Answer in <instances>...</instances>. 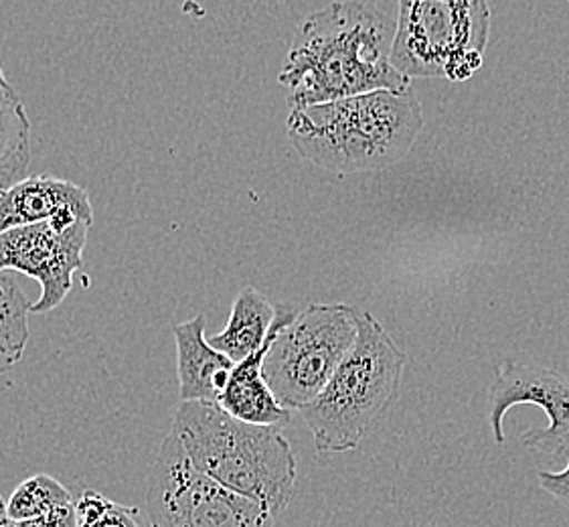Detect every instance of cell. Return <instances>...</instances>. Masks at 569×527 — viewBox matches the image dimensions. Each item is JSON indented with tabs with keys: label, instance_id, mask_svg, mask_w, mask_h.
I'll list each match as a JSON object with an SVG mask.
<instances>
[{
	"label": "cell",
	"instance_id": "obj_1",
	"mask_svg": "<svg viewBox=\"0 0 569 527\" xmlns=\"http://www.w3.org/2000/svg\"><path fill=\"white\" fill-rule=\"evenodd\" d=\"M398 23L365 2H332L298 27L278 81L290 110L377 90H410L391 66Z\"/></svg>",
	"mask_w": 569,
	"mask_h": 527
},
{
	"label": "cell",
	"instance_id": "obj_2",
	"mask_svg": "<svg viewBox=\"0 0 569 527\" xmlns=\"http://www.w3.org/2000/svg\"><path fill=\"white\" fill-rule=\"evenodd\" d=\"M423 127L411 90H377L290 110L286 130L305 161L337 172L381 171L410 152Z\"/></svg>",
	"mask_w": 569,
	"mask_h": 527
},
{
	"label": "cell",
	"instance_id": "obj_3",
	"mask_svg": "<svg viewBox=\"0 0 569 527\" xmlns=\"http://www.w3.org/2000/svg\"><path fill=\"white\" fill-rule=\"evenodd\" d=\"M171 430L194 467L231 491L276 517L292 501L297 459L282 428L238 420L217 401H181Z\"/></svg>",
	"mask_w": 569,
	"mask_h": 527
},
{
	"label": "cell",
	"instance_id": "obj_4",
	"mask_svg": "<svg viewBox=\"0 0 569 527\" xmlns=\"http://www.w3.org/2000/svg\"><path fill=\"white\" fill-rule=\"evenodd\" d=\"M408 364L386 327L357 309V339L325 390L300 410L319 453L357 450L371 426L396 404Z\"/></svg>",
	"mask_w": 569,
	"mask_h": 527
},
{
	"label": "cell",
	"instance_id": "obj_5",
	"mask_svg": "<svg viewBox=\"0 0 569 527\" xmlns=\"http://www.w3.org/2000/svg\"><path fill=\"white\" fill-rule=\"evenodd\" d=\"M489 0H399L391 66L406 78L465 81L482 68Z\"/></svg>",
	"mask_w": 569,
	"mask_h": 527
},
{
	"label": "cell",
	"instance_id": "obj_6",
	"mask_svg": "<svg viewBox=\"0 0 569 527\" xmlns=\"http://www.w3.org/2000/svg\"><path fill=\"white\" fill-rule=\"evenodd\" d=\"M357 339V307L308 305L273 337L263 378L290 412L302 410L325 390Z\"/></svg>",
	"mask_w": 569,
	"mask_h": 527
},
{
	"label": "cell",
	"instance_id": "obj_7",
	"mask_svg": "<svg viewBox=\"0 0 569 527\" xmlns=\"http://www.w3.org/2000/svg\"><path fill=\"white\" fill-rule=\"evenodd\" d=\"M149 527H272V511L197 469L179 436L169 432L152 463Z\"/></svg>",
	"mask_w": 569,
	"mask_h": 527
},
{
	"label": "cell",
	"instance_id": "obj_8",
	"mask_svg": "<svg viewBox=\"0 0 569 527\" xmlns=\"http://www.w3.org/2000/svg\"><path fill=\"white\" fill-rule=\"evenodd\" d=\"M91 223L56 228L51 221L0 233V272H19L39 282L31 315H49L69 297L73 276L83 268Z\"/></svg>",
	"mask_w": 569,
	"mask_h": 527
},
{
	"label": "cell",
	"instance_id": "obj_9",
	"mask_svg": "<svg viewBox=\"0 0 569 527\" xmlns=\"http://www.w3.org/2000/svg\"><path fill=\"white\" fill-rule=\"evenodd\" d=\"M519 404H536L549 418L547 428H531L521 436L525 447L549 460H569V379L547 367L505 361L489 390L492 438L505 447V416Z\"/></svg>",
	"mask_w": 569,
	"mask_h": 527
},
{
	"label": "cell",
	"instance_id": "obj_10",
	"mask_svg": "<svg viewBox=\"0 0 569 527\" xmlns=\"http://www.w3.org/2000/svg\"><path fill=\"white\" fill-rule=\"evenodd\" d=\"M46 221L56 228H68L78 221L93 223L88 191L68 179L29 175L0 193V233Z\"/></svg>",
	"mask_w": 569,
	"mask_h": 527
},
{
	"label": "cell",
	"instance_id": "obj_11",
	"mask_svg": "<svg viewBox=\"0 0 569 527\" xmlns=\"http://www.w3.org/2000/svg\"><path fill=\"white\" fill-rule=\"evenodd\" d=\"M295 317V310L286 305L276 307V321H273L268 341L262 349H258L253 356L236 364L226 390L219 398V406L231 414L233 418L258 426H278L284 428L292 420V412L276 400L268 381L263 378V359L270 351L273 337L280 331L284 322Z\"/></svg>",
	"mask_w": 569,
	"mask_h": 527
},
{
	"label": "cell",
	"instance_id": "obj_12",
	"mask_svg": "<svg viewBox=\"0 0 569 527\" xmlns=\"http://www.w3.org/2000/svg\"><path fill=\"white\" fill-rule=\"evenodd\" d=\"M206 315L174 325L177 378L181 401H219L236 364L211 347Z\"/></svg>",
	"mask_w": 569,
	"mask_h": 527
},
{
	"label": "cell",
	"instance_id": "obj_13",
	"mask_svg": "<svg viewBox=\"0 0 569 527\" xmlns=\"http://www.w3.org/2000/svg\"><path fill=\"white\" fill-rule=\"evenodd\" d=\"M276 321V307L258 288H241L233 300L231 315L223 331L209 337L211 347L228 356L233 364L253 356L268 341V335Z\"/></svg>",
	"mask_w": 569,
	"mask_h": 527
},
{
	"label": "cell",
	"instance_id": "obj_14",
	"mask_svg": "<svg viewBox=\"0 0 569 527\" xmlns=\"http://www.w3.org/2000/svg\"><path fill=\"white\" fill-rule=\"evenodd\" d=\"M31 120L19 93L0 90V193L29 177Z\"/></svg>",
	"mask_w": 569,
	"mask_h": 527
},
{
	"label": "cell",
	"instance_id": "obj_15",
	"mask_svg": "<svg viewBox=\"0 0 569 527\" xmlns=\"http://www.w3.org/2000/svg\"><path fill=\"white\" fill-rule=\"evenodd\" d=\"M33 302L9 272H0V376L21 364Z\"/></svg>",
	"mask_w": 569,
	"mask_h": 527
},
{
	"label": "cell",
	"instance_id": "obj_16",
	"mask_svg": "<svg viewBox=\"0 0 569 527\" xmlns=\"http://www.w3.org/2000/svg\"><path fill=\"white\" fill-rule=\"evenodd\" d=\"M76 504L69 494L68 487L51 477V475H33L24 479L14 491L7 504V511L14 521H24L33 517L43 516L47 511L61 507V505Z\"/></svg>",
	"mask_w": 569,
	"mask_h": 527
},
{
	"label": "cell",
	"instance_id": "obj_17",
	"mask_svg": "<svg viewBox=\"0 0 569 527\" xmlns=\"http://www.w3.org/2000/svg\"><path fill=\"white\" fill-rule=\"evenodd\" d=\"M80 527H144L138 507H126L106 495L86 489L76 501Z\"/></svg>",
	"mask_w": 569,
	"mask_h": 527
},
{
	"label": "cell",
	"instance_id": "obj_18",
	"mask_svg": "<svg viewBox=\"0 0 569 527\" xmlns=\"http://www.w3.org/2000/svg\"><path fill=\"white\" fill-rule=\"evenodd\" d=\"M11 527H80L78 509H76V504L61 505V507L47 511L43 516L14 521Z\"/></svg>",
	"mask_w": 569,
	"mask_h": 527
},
{
	"label": "cell",
	"instance_id": "obj_19",
	"mask_svg": "<svg viewBox=\"0 0 569 527\" xmlns=\"http://www.w3.org/2000/svg\"><path fill=\"white\" fill-rule=\"evenodd\" d=\"M541 489L569 507V460L563 470H539Z\"/></svg>",
	"mask_w": 569,
	"mask_h": 527
},
{
	"label": "cell",
	"instance_id": "obj_20",
	"mask_svg": "<svg viewBox=\"0 0 569 527\" xmlns=\"http://www.w3.org/2000/svg\"><path fill=\"white\" fill-rule=\"evenodd\" d=\"M11 517H9V511H7V505L4 501L0 504V527H11Z\"/></svg>",
	"mask_w": 569,
	"mask_h": 527
},
{
	"label": "cell",
	"instance_id": "obj_21",
	"mask_svg": "<svg viewBox=\"0 0 569 527\" xmlns=\"http://www.w3.org/2000/svg\"><path fill=\"white\" fill-rule=\"evenodd\" d=\"M7 88H11V83L7 81V78H4V71L0 68V90H7Z\"/></svg>",
	"mask_w": 569,
	"mask_h": 527
},
{
	"label": "cell",
	"instance_id": "obj_22",
	"mask_svg": "<svg viewBox=\"0 0 569 527\" xmlns=\"http://www.w3.org/2000/svg\"><path fill=\"white\" fill-rule=\"evenodd\" d=\"M0 504H2V495H0Z\"/></svg>",
	"mask_w": 569,
	"mask_h": 527
},
{
	"label": "cell",
	"instance_id": "obj_23",
	"mask_svg": "<svg viewBox=\"0 0 569 527\" xmlns=\"http://www.w3.org/2000/svg\"><path fill=\"white\" fill-rule=\"evenodd\" d=\"M568 2H569V0H568Z\"/></svg>",
	"mask_w": 569,
	"mask_h": 527
}]
</instances>
